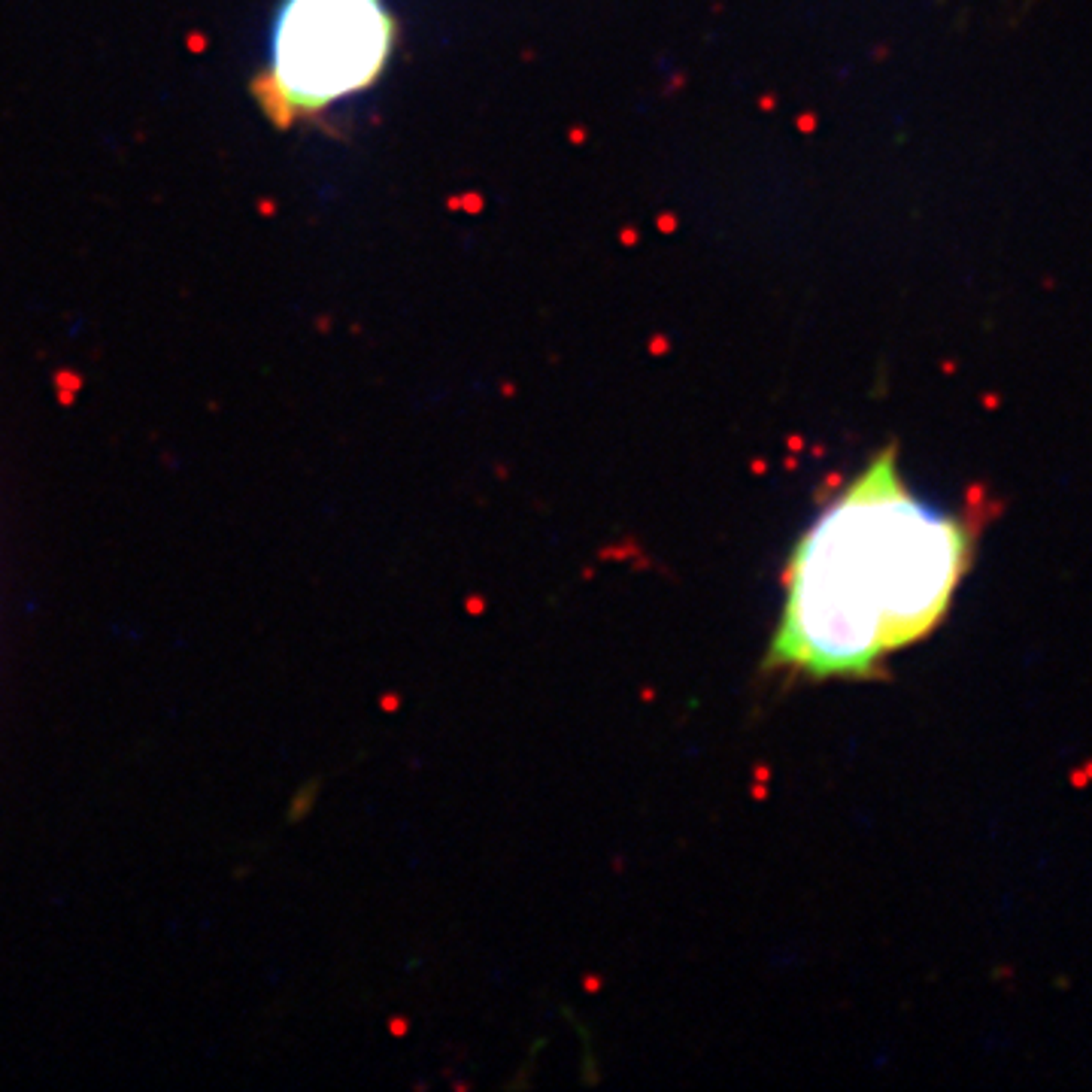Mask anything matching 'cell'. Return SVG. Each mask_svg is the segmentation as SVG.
<instances>
[{"mask_svg": "<svg viewBox=\"0 0 1092 1092\" xmlns=\"http://www.w3.org/2000/svg\"><path fill=\"white\" fill-rule=\"evenodd\" d=\"M971 552V525L920 501L886 446L795 543L768 661L807 680L874 677L944 622Z\"/></svg>", "mask_w": 1092, "mask_h": 1092, "instance_id": "cell-1", "label": "cell"}, {"mask_svg": "<svg viewBox=\"0 0 1092 1092\" xmlns=\"http://www.w3.org/2000/svg\"><path fill=\"white\" fill-rule=\"evenodd\" d=\"M389 49L392 19L380 0H286L261 85L265 109L295 121L355 95L383 70Z\"/></svg>", "mask_w": 1092, "mask_h": 1092, "instance_id": "cell-2", "label": "cell"}]
</instances>
